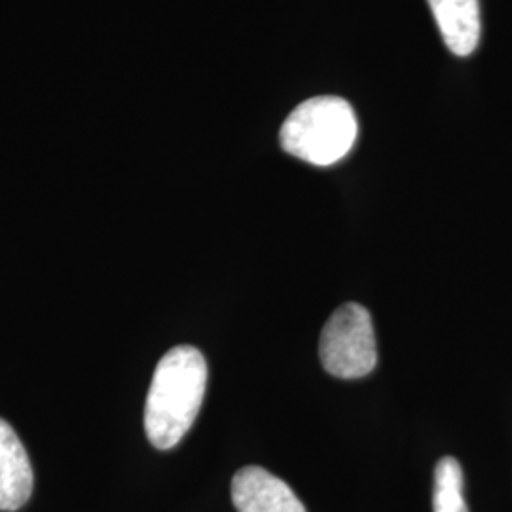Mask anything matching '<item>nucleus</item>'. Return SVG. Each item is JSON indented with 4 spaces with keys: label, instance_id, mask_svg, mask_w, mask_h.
I'll return each mask as SVG.
<instances>
[{
    "label": "nucleus",
    "instance_id": "f257e3e1",
    "mask_svg": "<svg viewBox=\"0 0 512 512\" xmlns=\"http://www.w3.org/2000/svg\"><path fill=\"white\" fill-rule=\"evenodd\" d=\"M207 363L200 349H169L156 366L145 406V431L158 450L177 446L202 408Z\"/></svg>",
    "mask_w": 512,
    "mask_h": 512
},
{
    "label": "nucleus",
    "instance_id": "f03ea898",
    "mask_svg": "<svg viewBox=\"0 0 512 512\" xmlns=\"http://www.w3.org/2000/svg\"><path fill=\"white\" fill-rule=\"evenodd\" d=\"M281 147L308 164H336L357 139V118L346 99L313 97L298 105L281 128Z\"/></svg>",
    "mask_w": 512,
    "mask_h": 512
},
{
    "label": "nucleus",
    "instance_id": "7ed1b4c3",
    "mask_svg": "<svg viewBox=\"0 0 512 512\" xmlns=\"http://www.w3.org/2000/svg\"><path fill=\"white\" fill-rule=\"evenodd\" d=\"M319 359L329 374L342 380L365 378L376 368V334L366 308L348 302L330 315L321 332Z\"/></svg>",
    "mask_w": 512,
    "mask_h": 512
},
{
    "label": "nucleus",
    "instance_id": "20e7f679",
    "mask_svg": "<svg viewBox=\"0 0 512 512\" xmlns=\"http://www.w3.org/2000/svg\"><path fill=\"white\" fill-rule=\"evenodd\" d=\"M238 512H306L293 488L262 467L239 469L232 480Z\"/></svg>",
    "mask_w": 512,
    "mask_h": 512
},
{
    "label": "nucleus",
    "instance_id": "39448f33",
    "mask_svg": "<svg viewBox=\"0 0 512 512\" xmlns=\"http://www.w3.org/2000/svg\"><path fill=\"white\" fill-rule=\"evenodd\" d=\"M33 467L8 421L0 418V511L21 509L33 494Z\"/></svg>",
    "mask_w": 512,
    "mask_h": 512
},
{
    "label": "nucleus",
    "instance_id": "423d86ee",
    "mask_svg": "<svg viewBox=\"0 0 512 512\" xmlns=\"http://www.w3.org/2000/svg\"><path fill=\"white\" fill-rule=\"evenodd\" d=\"M448 50L459 57L473 54L480 40L478 0H427Z\"/></svg>",
    "mask_w": 512,
    "mask_h": 512
},
{
    "label": "nucleus",
    "instance_id": "0eeeda50",
    "mask_svg": "<svg viewBox=\"0 0 512 512\" xmlns=\"http://www.w3.org/2000/svg\"><path fill=\"white\" fill-rule=\"evenodd\" d=\"M433 512H469L463 497V471L458 459L442 458L437 463Z\"/></svg>",
    "mask_w": 512,
    "mask_h": 512
}]
</instances>
